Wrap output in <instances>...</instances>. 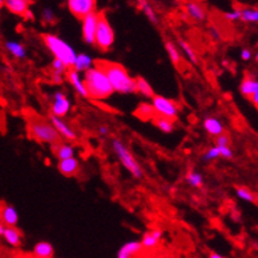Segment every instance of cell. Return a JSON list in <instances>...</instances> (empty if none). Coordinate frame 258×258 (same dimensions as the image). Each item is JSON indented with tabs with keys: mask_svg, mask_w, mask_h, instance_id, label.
<instances>
[{
	"mask_svg": "<svg viewBox=\"0 0 258 258\" xmlns=\"http://www.w3.org/2000/svg\"><path fill=\"white\" fill-rule=\"evenodd\" d=\"M152 105H153L157 114L168 117V118L173 119V121L179 116V107L172 100L167 99L165 97H161V95H156L154 94V97L152 98Z\"/></svg>",
	"mask_w": 258,
	"mask_h": 258,
	"instance_id": "7",
	"label": "cell"
},
{
	"mask_svg": "<svg viewBox=\"0 0 258 258\" xmlns=\"http://www.w3.org/2000/svg\"><path fill=\"white\" fill-rule=\"evenodd\" d=\"M2 236L12 247H20L21 243H22V235L16 226H6Z\"/></svg>",
	"mask_w": 258,
	"mask_h": 258,
	"instance_id": "19",
	"label": "cell"
},
{
	"mask_svg": "<svg viewBox=\"0 0 258 258\" xmlns=\"http://www.w3.org/2000/svg\"><path fill=\"white\" fill-rule=\"evenodd\" d=\"M114 43V31L111 23L103 13H99L97 32H95V46L103 51H107L112 48Z\"/></svg>",
	"mask_w": 258,
	"mask_h": 258,
	"instance_id": "6",
	"label": "cell"
},
{
	"mask_svg": "<svg viewBox=\"0 0 258 258\" xmlns=\"http://www.w3.org/2000/svg\"><path fill=\"white\" fill-rule=\"evenodd\" d=\"M185 11H186L187 16H189L191 20L198 21V22H202V21L206 20V9L203 8V6H201L199 3H196V2H189L185 6Z\"/></svg>",
	"mask_w": 258,
	"mask_h": 258,
	"instance_id": "20",
	"label": "cell"
},
{
	"mask_svg": "<svg viewBox=\"0 0 258 258\" xmlns=\"http://www.w3.org/2000/svg\"><path fill=\"white\" fill-rule=\"evenodd\" d=\"M66 76H67L70 84H71L72 88L75 89V91L79 94L80 97L84 98V99H89L88 89H86L85 83H84V77L81 76V74H80V72H77L76 70L69 69V71H67Z\"/></svg>",
	"mask_w": 258,
	"mask_h": 258,
	"instance_id": "13",
	"label": "cell"
},
{
	"mask_svg": "<svg viewBox=\"0 0 258 258\" xmlns=\"http://www.w3.org/2000/svg\"><path fill=\"white\" fill-rule=\"evenodd\" d=\"M177 45L180 46L182 53L185 54V57H186L190 62L193 63V64H197V63H198V57H197L196 51H194V49L191 48V45H190L187 41H185L184 39H177Z\"/></svg>",
	"mask_w": 258,
	"mask_h": 258,
	"instance_id": "30",
	"label": "cell"
},
{
	"mask_svg": "<svg viewBox=\"0 0 258 258\" xmlns=\"http://www.w3.org/2000/svg\"><path fill=\"white\" fill-rule=\"evenodd\" d=\"M143 250V245L139 240H131L123 244L117 252V257L118 258H131L135 255L140 254Z\"/></svg>",
	"mask_w": 258,
	"mask_h": 258,
	"instance_id": "15",
	"label": "cell"
},
{
	"mask_svg": "<svg viewBox=\"0 0 258 258\" xmlns=\"http://www.w3.org/2000/svg\"><path fill=\"white\" fill-rule=\"evenodd\" d=\"M6 49L12 57L17 58V59H25L27 57V50H26L25 45L21 44L20 41H16V40L6 41Z\"/></svg>",
	"mask_w": 258,
	"mask_h": 258,
	"instance_id": "21",
	"label": "cell"
},
{
	"mask_svg": "<svg viewBox=\"0 0 258 258\" xmlns=\"http://www.w3.org/2000/svg\"><path fill=\"white\" fill-rule=\"evenodd\" d=\"M135 114L142 119H152L156 116V111H154L153 105L149 104V103H142V104L138 107Z\"/></svg>",
	"mask_w": 258,
	"mask_h": 258,
	"instance_id": "31",
	"label": "cell"
},
{
	"mask_svg": "<svg viewBox=\"0 0 258 258\" xmlns=\"http://www.w3.org/2000/svg\"><path fill=\"white\" fill-rule=\"evenodd\" d=\"M220 148V157L225 159H231L234 157L233 149L230 148V145H226V147H219Z\"/></svg>",
	"mask_w": 258,
	"mask_h": 258,
	"instance_id": "40",
	"label": "cell"
},
{
	"mask_svg": "<svg viewBox=\"0 0 258 258\" xmlns=\"http://www.w3.org/2000/svg\"><path fill=\"white\" fill-rule=\"evenodd\" d=\"M236 197H238L239 199H241V201L247 202V203H253V202H254V196H253V193L248 189V187H236Z\"/></svg>",
	"mask_w": 258,
	"mask_h": 258,
	"instance_id": "36",
	"label": "cell"
},
{
	"mask_svg": "<svg viewBox=\"0 0 258 258\" xmlns=\"http://www.w3.org/2000/svg\"><path fill=\"white\" fill-rule=\"evenodd\" d=\"M84 83L88 89L89 98L95 100H104L114 93L111 81L99 66L94 63L91 69L84 72Z\"/></svg>",
	"mask_w": 258,
	"mask_h": 258,
	"instance_id": "2",
	"label": "cell"
},
{
	"mask_svg": "<svg viewBox=\"0 0 258 258\" xmlns=\"http://www.w3.org/2000/svg\"><path fill=\"white\" fill-rule=\"evenodd\" d=\"M34 255L39 258H50L54 255V248L49 241H39L34 247Z\"/></svg>",
	"mask_w": 258,
	"mask_h": 258,
	"instance_id": "27",
	"label": "cell"
},
{
	"mask_svg": "<svg viewBox=\"0 0 258 258\" xmlns=\"http://www.w3.org/2000/svg\"><path fill=\"white\" fill-rule=\"evenodd\" d=\"M18 211L13 206L6 205L0 210V220L6 226H16L18 224Z\"/></svg>",
	"mask_w": 258,
	"mask_h": 258,
	"instance_id": "17",
	"label": "cell"
},
{
	"mask_svg": "<svg viewBox=\"0 0 258 258\" xmlns=\"http://www.w3.org/2000/svg\"><path fill=\"white\" fill-rule=\"evenodd\" d=\"M165 48H166V51H167V54H168V57H170L171 62H172L175 66L179 64V63L181 62V54H180L177 46H176L172 41H166Z\"/></svg>",
	"mask_w": 258,
	"mask_h": 258,
	"instance_id": "32",
	"label": "cell"
},
{
	"mask_svg": "<svg viewBox=\"0 0 258 258\" xmlns=\"http://www.w3.org/2000/svg\"><path fill=\"white\" fill-rule=\"evenodd\" d=\"M53 153L54 156L57 157L58 161L60 159H66V158H70V157H74L75 156V149L71 144L69 143H55L53 144Z\"/></svg>",
	"mask_w": 258,
	"mask_h": 258,
	"instance_id": "22",
	"label": "cell"
},
{
	"mask_svg": "<svg viewBox=\"0 0 258 258\" xmlns=\"http://www.w3.org/2000/svg\"><path fill=\"white\" fill-rule=\"evenodd\" d=\"M67 7L75 17L81 20L91 12L97 11V0H67Z\"/></svg>",
	"mask_w": 258,
	"mask_h": 258,
	"instance_id": "9",
	"label": "cell"
},
{
	"mask_svg": "<svg viewBox=\"0 0 258 258\" xmlns=\"http://www.w3.org/2000/svg\"><path fill=\"white\" fill-rule=\"evenodd\" d=\"M203 127L212 137H217V135L224 133L222 122L219 118H216V117H207L205 119V122H203Z\"/></svg>",
	"mask_w": 258,
	"mask_h": 258,
	"instance_id": "24",
	"label": "cell"
},
{
	"mask_svg": "<svg viewBox=\"0 0 258 258\" xmlns=\"http://www.w3.org/2000/svg\"><path fill=\"white\" fill-rule=\"evenodd\" d=\"M216 140V145H219V147H226V145H230V138L229 135H226V134H220V135H217V137H215Z\"/></svg>",
	"mask_w": 258,
	"mask_h": 258,
	"instance_id": "39",
	"label": "cell"
},
{
	"mask_svg": "<svg viewBox=\"0 0 258 258\" xmlns=\"http://www.w3.org/2000/svg\"><path fill=\"white\" fill-rule=\"evenodd\" d=\"M153 123L156 125L157 128L162 131V133H166V134H170L172 133L175 126H173V119L168 118V117L165 116H161V114H157L152 118Z\"/></svg>",
	"mask_w": 258,
	"mask_h": 258,
	"instance_id": "25",
	"label": "cell"
},
{
	"mask_svg": "<svg viewBox=\"0 0 258 258\" xmlns=\"http://www.w3.org/2000/svg\"><path fill=\"white\" fill-rule=\"evenodd\" d=\"M249 99L252 100V103L255 105V107H258V93H254L253 95H250Z\"/></svg>",
	"mask_w": 258,
	"mask_h": 258,
	"instance_id": "43",
	"label": "cell"
},
{
	"mask_svg": "<svg viewBox=\"0 0 258 258\" xmlns=\"http://www.w3.org/2000/svg\"><path fill=\"white\" fill-rule=\"evenodd\" d=\"M241 12L240 9H231V11L226 12L224 15L225 20L230 21V22H236V21H240Z\"/></svg>",
	"mask_w": 258,
	"mask_h": 258,
	"instance_id": "38",
	"label": "cell"
},
{
	"mask_svg": "<svg viewBox=\"0 0 258 258\" xmlns=\"http://www.w3.org/2000/svg\"><path fill=\"white\" fill-rule=\"evenodd\" d=\"M4 229H6V225H4V222L0 220V236H2V234H3Z\"/></svg>",
	"mask_w": 258,
	"mask_h": 258,
	"instance_id": "44",
	"label": "cell"
},
{
	"mask_svg": "<svg viewBox=\"0 0 258 258\" xmlns=\"http://www.w3.org/2000/svg\"><path fill=\"white\" fill-rule=\"evenodd\" d=\"M98 134H99V137L102 138V139L109 137V127L104 125H100L99 127H98Z\"/></svg>",
	"mask_w": 258,
	"mask_h": 258,
	"instance_id": "42",
	"label": "cell"
},
{
	"mask_svg": "<svg viewBox=\"0 0 258 258\" xmlns=\"http://www.w3.org/2000/svg\"><path fill=\"white\" fill-rule=\"evenodd\" d=\"M186 182L190 185V186L201 187L203 186V184H205V179H203L202 173H199L198 171L190 170L189 172L186 173Z\"/></svg>",
	"mask_w": 258,
	"mask_h": 258,
	"instance_id": "34",
	"label": "cell"
},
{
	"mask_svg": "<svg viewBox=\"0 0 258 258\" xmlns=\"http://www.w3.org/2000/svg\"><path fill=\"white\" fill-rule=\"evenodd\" d=\"M112 151L114 152V154L117 156L118 161L121 162V165L131 173V175L135 177V179H143L142 166L139 165V162L135 159V157L133 156V153L130 152L126 144L122 140L119 139H113L111 142Z\"/></svg>",
	"mask_w": 258,
	"mask_h": 258,
	"instance_id": "5",
	"label": "cell"
},
{
	"mask_svg": "<svg viewBox=\"0 0 258 258\" xmlns=\"http://www.w3.org/2000/svg\"><path fill=\"white\" fill-rule=\"evenodd\" d=\"M105 72L114 91L121 94L137 93V84L135 79L130 76L127 70L119 63L109 62V60H98L94 62Z\"/></svg>",
	"mask_w": 258,
	"mask_h": 258,
	"instance_id": "1",
	"label": "cell"
},
{
	"mask_svg": "<svg viewBox=\"0 0 258 258\" xmlns=\"http://www.w3.org/2000/svg\"><path fill=\"white\" fill-rule=\"evenodd\" d=\"M162 236H163L162 230L159 229L149 230V231H147V233L143 235L140 243H142L144 249H153V248H156L157 245H159V243H161L162 240Z\"/></svg>",
	"mask_w": 258,
	"mask_h": 258,
	"instance_id": "14",
	"label": "cell"
},
{
	"mask_svg": "<svg viewBox=\"0 0 258 258\" xmlns=\"http://www.w3.org/2000/svg\"><path fill=\"white\" fill-rule=\"evenodd\" d=\"M2 7H4V0H0V8H2Z\"/></svg>",
	"mask_w": 258,
	"mask_h": 258,
	"instance_id": "47",
	"label": "cell"
},
{
	"mask_svg": "<svg viewBox=\"0 0 258 258\" xmlns=\"http://www.w3.org/2000/svg\"><path fill=\"white\" fill-rule=\"evenodd\" d=\"M252 51L249 50V49H241L240 51V58L241 60H244V62H248V60L252 59Z\"/></svg>",
	"mask_w": 258,
	"mask_h": 258,
	"instance_id": "41",
	"label": "cell"
},
{
	"mask_svg": "<svg viewBox=\"0 0 258 258\" xmlns=\"http://www.w3.org/2000/svg\"><path fill=\"white\" fill-rule=\"evenodd\" d=\"M30 2H31V3H32V2H34V0H30Z\"/></svg>",
	"mask_w": 258,
	"mask_h": 258,
	"instance_id": "48",
	"label": "cell"
},
{
	"mask_svg": "<svg viewBox=\"0 0 258 258\" xmlns=\"http://www.w3.org/2000/svg\"><path fill=\"white\" fill-rule=\"evenodd\" d=\"M135 84H137V93L142 94L143 97L145 98H153L154 97V90L152 88V85L148 83L144 77L139 76L135 79Z\"/></svg>",
	"mask_w": 258,
	"mask_h": 258,
	"instance_id": "29",
	"label": "cell"
},
{
	"mask_svg": "<svg viewBox=\"0 0 258 258\" xmlns=\"http://www.w3.org/2000/svg\"><path fill=\"white\" fill-rule=\"evenodd\" d=\"M240 93L244 97L249 98L254 93H258V80L247 76L240 84Z\"/></svg>",
	"mask_w": 258,
	"mask_h": 258,
	"instance_id": "28",
	"label": "cell"
},
{
	"mask_svg": "<svg viewBox=\"0 0 258 258\" xmlns=\"http://www.w3.org/2000/svg\"><path fill=\"white\" fill-rule=\"evenodd\" d=\"M50 67H51V76H53L54 81H55L57 84L62 83L70 67H67L62 60L57 59V58H54Z\"/></svg>",
	"mask_w": 258,
	"mask_h": 258,
	"instance_id": "23",
	"label": "cell"
},
{
	"mask_svg": "<svg viewBox=\"0 0 258 258\" xmlns=\"http://www.w3.org/2000/svg\"><path fill=\"white\" fill-rule=\"evenodd\" d=\"M49 121L51 122V125H53L54 127H55V130L58 131L59 137H63L66 140H69V142H75V140H76V133H75L74 128L63 119V117H58L55 116V114L51 113L50 117H49Z\"/></svg>",
	"mask_w": 258,
	"mask_h": 258,
	"instance_id": "11",
	"label": "cell"
},
{
	"mask_svg": "<svg viewBox=\"0 0 258 258\" xmlns=\"http://www.w3.org/2000/svg\"><path fill=\"white\" fill-rule=\"evenodd\" d=\"M240 20L247 23H254L258 25V8H243L240 9Z\"/></svg>",
	"mask_w": 258,
	"mask_h": 258,
	"instance_id": "33",
	"label": "cell"
},
{
	"mask_svg": "<svg viewBox=\"0 0 258 258\" xmlns=\"http://www.w3.org/2000/svg\"><path fill=\"white\" fill-rule=\"evenodd\" d=\"M99 13L97 11L91 12L85 17L81 18L83 22V39L88 45H95V32H97Z\"/></svg>",
	"mask_w": 258,
	"mask_h": 258,
	"instance_id": "8",
	"label": "cell"
},
{
	"mask_svg": "<svg viewBox=\"0 0 258 258\" xmlns=\"http://www.w3.org/2000/svg\"><path fill=\"white\" fill-rule=\"evenodd\" d=\"M138 7H139L140 11L147 16L149 22H152L153 25H158L159 23L158 16H157L156 11L153 9L152 4L149 3V0H138Z\"/></svg>",
	"mask_w": 258,
	"mask_h": 258,
	"instance_id": "26",
	"label": "cell"
},
{
	"mask_svg": "<svg viewBox=\"0 0 258 258\" xmlns=\"http://www.w3.org/2000/svg\"><path fill=\"white\" fill-rule=\"evenodd\" d=\"M41 21H43V23H45V25H54V23L58 21L57 13H55L51 8H44L43 11H41Z\"/></svg>",
	"mask_w": 258,
	"mask_h": 258,
	"instance_id": "35",
	"label": "cell"
},
{
	"mask_svg": "<svg viewBox=\"0 0 258 258\" xmlns=\"http://www.w3.org/2000/svg\"><path fill=\"white\" fill-rule=\"evenodd\" d=\"M220 157V148L219 145H215V147L210 148L205 154H203V161L205 162H210V161H215Z\"/></svg>",
	"mask_w": 258,
	"mask_h": 258,
	"instance_id": "37",
	"label": "cell"
},
{
	"mask_svg": "<svg viewBox=\"0 0 258 258\" xmlns=\"http://www.w3.org/2000/svg\"><path fill=\"white\" fill-rule=\"evenodd\" d=\"M43 41L44 44H45L46 48L49 49V51L53 54L54 58L60 59L67 67L71 69L72 66H74L75 58H76L77 53L67 41H64V40L60 39L59 36L53 34H44Z\"/></svg>",
	"mask_w": 258,
	"mask_h": 258,
	"instance_id": "3",
	"label": "cell"
},
{
	"mask_svg": "<svg viewBox=\"0 0 258 258\" xmlns=\"http://www.w3.org/2000/svg\"><path fill=\"white\" fill-rule=\"evenodd\" d=\"M71 111V100L63 91H55L51 103V113L58 117H66Z\"/></svg>",
	"mask_w": 258,
	"mask_h": 258,
	"instance_id": "10",
	"label": "cell"
},
{
	"mask_svg": "<svg viewBox=\"0 0 258 258\" xmlns=\"http://www.w3.org/2000/svg\"><path fill=\"white\" fill-rule=\"evenodd\" d=\"M80 167V163L77 161V158L74 157H70V158H66V159H60L58 162V170L62 175L67 176V177H71V176H75L79 171Z\"/></svg>",
	"mask_w": 258,
	"mask_h": 258,
	"instance_id": "16",
	"label": "cell"
},
{
	"mask_svg": "<svg viewBox=\"0 0 258 258\" xmlns=\"http://www.w3.org/2000/svg\"><path fill=\"white\" fill-rule=\"evenodd\" d=\"M31 2L30 0H4V7L11 13L21 17H30L31 16Z\"/></svg>",
	"mask_w": 258,
	"mask_h": 258,
	"instance_id": "12",
	"label": "cell"
},
{
	"mask_svg": "<svg viewBox=\"0 0 258 258\" xmlns=\"http://www.w3.org/2000/svg\"><path fill=\"white\" fill-rule=\"evenodd\" d=\"M210 257L211 258H222V255L219 254V253H211Z\"/></svg>",
	"mask_w": 258,
	"mask_h": 258,
	"instance_id": "45",
	"label": "cell"
},
{
	"mask_svg": "<svg viewBox=\"0 0 258 258\" xmlns=\"http://www.w3.org/2000/svg\"><path fill=\"white\" fill-rule=\"evenodd\" d=\"M29 131L32 139L39 143L53 145L59 142V134L51 125V122L41 117L36 116L29 119Z\"/></svg>",
	"mask_w": 258,
	"mask_h": 258,
	"instance_id": "4",
	"label": "cell"
},
{
	"mask_svg": "<svg viewBox=\"0 0 258 258\" xmlns=\"http://www.w3.org/2000/svg\"><path fill=\"white\" fill-rule=\"evenodd\" d=\"M94 66V59L86 53H80L77 54L76 58H75L74 66H72L71 69L76 70L77 72L80 74H84L85 71H88L89 69H91Z\"/></svg>",
	"mask_w": 258,
	"mask_h": 258,
	"instance_id": "18",
	"label": "cell"
},
{
	"mask_svg": "<svg viewBox=\"0 0 258 258\" xmlns=\"http://www.w3.org/2000/svg\"><path fill=\"white\" fill-rule=\"evenodd\" d=\"M254 59H255V60H257V62H258V50H257V53H255V54H254Z\"/></svg>",
	"mask_w": 258,
	"mask_h": 258,
	"instance_id": "46",
	"label": "cell"
}]
</instances>
